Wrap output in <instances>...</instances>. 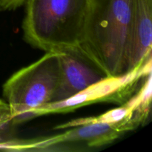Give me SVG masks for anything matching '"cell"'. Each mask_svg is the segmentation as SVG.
Wrapping results in <instances>:
<instances>
[{
    "label": "cell",
    "instance_id": "cell-4",
    "mask_svg": "<svg viewBox=\"0 0 152 152\" xmlns=\"http://www.w3.org/2000/svg\"><path fill=\"white\" fill-rule=\"evenodd\" d=\"M150 73L151 58L133 71L120 76L106 77L65 100L50 102L35 110L30 114L28 120L49 114L71 112L97 102L123 104L133 95L141 80Z\"/></svg>",
    "mask_w": 152,
    "mask_h": 152
},
{
    "label": "cell",
    "instance_id": "cell-3",
    "mask_svg": "<svg viewBox=\"0 0 152 152\" xmlns=\"http://www.w3.org/2000/svg\"><path fill=\"white\" fill-rule=\"evenodd\" d=\"M60 74L59 53L48 51L5 82L3 96L11 111L12 123L28 120L33 111L52 102Z\"/></svg>",
    "mask_w": 152,
    "mask_h": 152
},
{
    "label": "cell",
    "instance_id": "cell-2",
    "mask_svg": "<svg viewBox=\"0 0 152 152\" xmlns=\"http://www.w3.org/2000/svg\"><path fill=\"white\" fill-rule=\"evenodd\" d=\"M91 0H26L24 37L46 52L80 48Z\"/></svg>",
    "mask_w": 152,
    "mask_h": 152
},
{
    "label": "cell",
    "instance_id": "cell-1",
    "mask_svg": "<svg viewBox=\"0 0 152 152\" xmlns=\"http://www.w3.org/2000/svg\"><path fill=\"white\" fill-rule=\"evenodd\" d=\"M132 0H91L80 50L107 77L125 74Z\"/></svg>",
    "mask_w": 152,
    "mask_h": 152
},
{
    "label": "cell",
    "instance_id": "cell-8",
    "mask_svg": "<svg viewBox=\"0 0 152 152\" xmlns=\"http://www.w3.org/2000/svg\"><path fill=\"white\" fill-rule=\"evenodd\" d=\"M11 111L6 101L0 99V127L7 126L12 123Z\"/></svg>",
    "mask_w": 152,
    "mask_h": 152
},
{
    "label": "cell",
    "instance_id": "cell-6",
    "mask_svg": "<svg viewBox=\"0 0 152 152\" xmlns=\"http://www.w3.org/2000/svg\"><path fill=\"white\" fill-rule=\"evenodd\" d=\"M59 53L60 79L52 102L65 100L107 77L79 48Z\"/></svg>",
    "mask_w": 152,
    "mask_h": 152
},
{
    "label": "cell",
    "instance_id": "cell-5",
    "mask_svg": "<svg viewBox=\"0 0 152 152\" xmlns=\"http://www.w3.org/2000/svg\"><path fill=\"white\" fill-rule=\"evenodd\" d=\"M67 129L66 132L53 136L18 140L16 151H48L52 147L68 144L101 147L111 143L131 131L124 125L102 123H88Z\"/></svg>",
    "mask_w": 152,
    "mask_h": 152
},
{
    "label": "cell",
    "instance_id": "cell-9",
    "mask_svg": "<svg viewBox=\"0 0 152 152\" xmlns=\"http://www.w3.org/2000/svg\"><path fill=\"white\" fill-rule=\"evenodd\" d=\"M26 0H0V10L15 9L25 4Z\"/></svg>",
    "mask_w": 152,
    "mask_h": 152
},
{
    "label": "cell",
    "instance_id": "cell-7",
    "mask_svg": "<svg viewBox=\"0 0 152 152\" xmlns=\"http://www.w3.org/2000/svg\"><path fill=\"white\" fill-rule=\"evenodd\" d=\"M151 19L152 0H132L125 73L136 69L151 58Z\"/></svg>",
    "mask_w": 152,
    "mask_h": 152
}]
</instances>
